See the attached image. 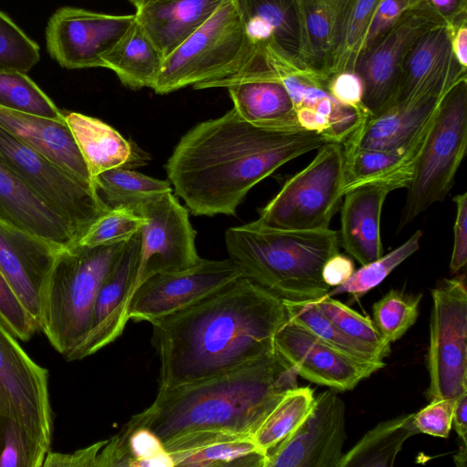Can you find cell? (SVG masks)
<instances>
[{"label":"cell","instance_id":"cell-58","mask_svg":"<svg viewBox=\"0 0 467 467\" xmlns=\"http://www.w3.org/2000/svg\"><path fill=\"white\" fill-rule=\"evenodd\" d=\"M411 1H413V2H415V3H418V2H420V0H411Z\"/></svg>","mask_w":467,"mask_h":467},{"label":"cell","instance_id":"cell-5","mask_svg":"<svg viewBox=\"0 0 467 467\" xmlns=\"http://www.w3.org/2000/svg\"><path fill=\"white\" fill-rule=\"evenodd\" d=\"M124 243L58 252L42 292L39 330L65 359L88 333L99 290Z\"/></svg>","mask_w":467,"mask_h":467},{"label":"cell","instance_id":"cell-57","mask_svg":"<svg viewBox=\"0 0 467 467\" xmlns=\"http://www.w3.org/2000/svg\"><path fill=\"white\" fill-rule=\"evenodd\" d=\"M128 1L130 2L137 9L152 0H128Z\"/></svg>","mask_w":467,"mask_h":467},{"label":"cell","instance_id":"cell-56","mask_svg":"<svg viewBox=\"0 0 467 467\" xmlns=\"http://www.w3.org/2000/svg\"><path fill=\"white\" fill-rule=\"evenodd\" d=\"M453 459L458 467H466L467 443L462 441L459 451L454 455Z\"/></svg>","mask_w":467,"mask_h":467},{"label":"cell","instance_id":"cell-11","mask_svg":"<svg viewBox=\"0 0 467 467\" xmlns=\"http://www.w3.org/2000/svg\"><path fill=\"white\" fill-rule=\"evenodd\" d=\"M444 24L427 1L420 0L359 56L354 70L363 80V104L369 114H378L394 102L410 50L427 31Z\"/></svg>","mask_w":467,"mask_h":467},{"label":"cell","instance_id":"cell-55","mask_svg":"<svg viewBox=\"0 0 467 467\" xmlns=\"http://www.w3.org/2000/svg\"><path fill=\"white\" fill-rule=\"evenodd\" d=\"M451 427L461 441L467 443V391L462 393L455 400Z\"/></svg>","mask_w":467,"mask_h":467},{"label":"cell","instance_id":"cell-30","mask_svg":"<svg viewBox=\"0 0 467 467\" xmlns=\"http://www.w3.org/2000/svg\"><path fill=\"white\" fill-rule=\"evenodd\" d=\"M64 116L93 182L106 171L143 165L142 151L109 124L74 111H64Z\"/></svg>","mask_w":467,"mask_h":467},{"label":"cell","instance_id":"cell-2","mask_svg":"<svg viewBox=\"0 0 467 467\" xmlns=\"http://www.w3.org/2000/svg\"><path fill=\"white\" fill-rule=\"evenodd\" d=\"M327 142L332 141L301 128L254 126L232 109L186 132L165 170L176 195L194 215H235L258 182Z\"/></svg>","mask_w":467,"mask_h":467},{"label":"cell","instance_id":"cell-8","mask_svg":"<svg viewBox=\"0 0 467 467\" xmlns=\"http://www.w3.org/2000/svg\"><path fill=\"white\" fill-rule=\"evenodd\" d=\"M343 146L327 142L315 158L288 178L279 192L261 209L263 225L289 230L329 228L342 202Z\"/></svg>","mask_w":467,"mask_h":467},{"label":"cell","instance_id":"cell-29","mask_svg":"<svg viewBox=\"0 0 467 467\" xmlns=\"http://www.w3.org/2000/svg\"><path fill=\"white\" fill-rule=\"evenodd\" d=\"M227 0H152L136 20L164 57L201 27Z\"/></svg>","mask_w":467,"mask_h":467},{"label":"cell","instance_id":"cell-17","mask_svg":"<svg viewBox=\"0 0 467 467\" xmlns=\"http://www.w3.org/2000/svg\"><path fill=\"white\" fill-rule=\"evenodd\" d=\"M211 88H226L233 109L250 124L270 129L300 128L293 102L263 49L253 50L234 72L198 89Z\"/></svg>","mask_w":467,"mask_h":467},{"label":"cell","instance_id":"cell-49","mask_svg":"<svg viewBox=\"0 0 467 467\" xmlns=\"http://www.w3.org/2000/svg\"><path fill=\"white\" fill-rule=\"evenodd\" d=\"M327 89L339 103L368 113L363 104L364 83L355 70L333 74L328 79Z\"/></svg>","mask_w":467,"mask_h":467},{"label":"cell","instance_id":"cell-31","mask_svg":"<svg viewBox=\"0 0 467 467\" xmlns=\"http://www.w3.org/2000/svg\"><path fill=\"white\" fill-rule=\"evenodd\" d=\"M235 1L251 44L276 47L301 64L296 0Z\"/></svg>","mask_w":467,"mask_h":467},{"label":"cell","instance_id":"cell-22","mask_svg":"<svg viewBox=\"0 0 467 467\" xmlns=\"http://www.w3.org/2000/svg\"><path fill=\"white\" fill-rule=\"evenodd\" d=\"M465 76L467 69L452 54L448 26H435L416 42L404 59L392 104L422 95L442 94Z\"/></svg>","mask_w":467,"mask_h":467},{"label":"cell","instance_id":"cell-44","mask_svg":"<svg viewBox=\"0 0 467 467\" xmlns=\"http://www.w3.org/2000/svg\"><path fill=\"white\" fill-rule=\"evenodd\" d=\"M314 303L345 334L375 348L385 358L389 355L390 344L382 337L368 317L359 314L332 296H325Z\"/></svg>","mask_w":467,"mask_h":467},{"label":"cell","instance_id":"cell-47","mask_svg":"<svg viewBox=\"0 0 467 467\" xmlns=\"http://www.w3.org/2000/svg\"><path fill=\"white\" fill-rule=\"evenodd\" d=\"M456 399H437L413 413V424L419 433L447 438L451 430L452 411Z\"/></svg>","mask_w":467,"mask_h":467},{"label":"cell","instance_id":"cell-4","mask_svg":"<svg viewBox=\"0 0 467 467\" xmlns=\"http://www.w3.org/2000/svg\"><path fill=\"white\" fill-rule=\"evenodd\" d=\"M224 241L244 275L282 301H317L331 289L322 268L339 253L335 230L279 229L255 220L228 228Z\"/></svg>","mask_w":467,"mask_h":467},{"label":"cell","instance_id":"cell-48","mask_svg":"<svg viewBox=\"0 0 467 467\" xmlns=\"http://www.w3.org/2000/svg\"><path fill=\"white\" fill-rule=\"evenodd\" d=\"M415 4L417 3L411 0H379L373 12L359 56L384 35L403 13Z\"/></svg>","mask_w":467,"mask_h":467},{"label":"cell","instance_id":"cell-20","mask_svg":"<svg viewBox=\"0 0 467 467\" xmlns=\"http://www.w3.org/2000/svg\"><path fill=\"white\" fill-rule=\"evenodd\" d=\"M140 248V231L124 243L118 260L99 290L88 333L66 360L91 356L122 334L129 321L128 307L133 294Z\"/></svg>","mask_w":467,"mask_h":467},{"label":"cell","instance_id":"cell-43","mask_svg":"<svg viewBox=\"0 0 467 467\" xmlns=\"http://www.w3.org/2000/svg\"><path fill=\"white\" fill-rule=\"evenodd\" d=\"M145 218L127 207L109 208L88 227L76 244L87 247L124 243L140 231Z\"/></svg>","mask_w":467,"mask_h":467},{"label":"cell","instance_id":"cell-10","mask_svg":"<svg viewBox=\"0 0 467 467\" xmlns=\"http://www.w3.org/2000/svg\"><path fill=\"white\" fill-rule=\"evenodd\" d=\"M429 399L467 391V290L464 275L442 279L432 290Z\"/></svg>","mask_w":467,"mask_h":467},{"label":"cell","instance_id":"cell-14","mask_svg":"<svg viewBox=\"0 0 467 467\" xmlns=\"http://www.w3.org/2000/svg\"><path fill=\"white\" fill-rule=\"evenodd\" d=\"M0 319V407L11 410L47 451L53 433L48 371L36 364Z\"/></svg>","mask_w":467,"mask_h":467},{"label":"cell","instance_id":"cell-45","mask_svg":"<svg viewBox=\"0 0 467 467\" xmlns=\"http://www.w3.org/2000/svg\"><path fill=\"white\" fill-rule=\"evenodd\" d=\"M40 48L0 10V70L27 73L39 60Z\"/></svg>","mask_w":467,"mask_h":467},{"label":"cell","instance_id":"cell-36","mask_svg":"<svg viewBox=\"0 0 467 467\" xmlns=\"http://www.w3.org/2000/svg\"><path fill=\"white\" fill-rule=\"evenodd\" d=\"M287 319L306 328L316 337L357 359L382 363L385 358L375 348L345 334L327 318L314 301H283Z\"/></svg>","mask_w":467,"mask_h":467},{"label":"cell","instance_id":"cell-27","mask_svg":"<svg viewBox=\"0 0 467 467\" xmlns=\"http://www.w3.org/2000/svg\"><path fill=\"white\" fill-rule=\"evenodd\" d=\"M174 467H265L266 454L252 436L196 431L163 444Z\"/></svg>","mask_w":467,"mask_h":467},{"label":"cell","instance_id":"cell-3","mask_svg":"<svg viewBox=\"0 0 467 467\" xmlns=\"http://www.w3.org/2000/svg\"><path fill=\"white\" fill-rule=\"evenodd\" d=\"M297 377L275 351L213 379L158 390L152 404L122 427L147 428L163 444L196 431L253 436L283 395L298 386Z\"/></svg>","mask_w":467,"mask_h":467},{"label":"cell","instance_id":"cell-16","mask_svg":"<svg viewBox=\"0 0 467 467\" xmlns=\"http://www.w3.org/2000/svg\"><path fill=\"white\" fill-rule=\"evenodd\" d=\"M244 275L230 258L202 259L186 270L156 274L133 292L129 320L147 321L182 309Z\"/></svg>","mask_w":467,"mask_h":467},{"label":"cell","instance_id":"cell-21","mask_svg":"<svg viewBox=\"0 0 467 467\" xmlns=\"http://www.w3.org/2000/svg\"><path fill=\"white\" fill-rule=\"evenodd\" d=\"M61 248L0 220V272L38 328L42 292Z\"/></svg>","mask_w":467,"mask_h":467},{"label":"cell","instance_id":"cell-42","mask_svg":"<svg viewBox=\"0 0 467 467\" xmlns=\"http://www.w3.org/2000/svg\"><path fill=\"white\" fill-rule=\"evenodd\" d=\"M422 294L391 289L372 306L373 322L389 344L397 341L416 322Z\"/></svg>","mask_w":467,"mask_h":467},{"label":"cell","instance_id":"cell-25","mask_svg":"<svg viewBox=\"0 0 467 467\" xmlns=\"http://www.w3.org/2000/svg\"><path fill=\"white\" fill-rule=\"evenodd\" d=\"M0 128L78 179L95 187L65 119H53L0 107Z\"/></svg>","mask_w":467,"mask_h":467},{"label":"cell","instance_id":"cell-26","mask_svg":"<svg viewBox=\"0 0 467 467\" xmlns=\"http://www.w3.org/2000/svg\"><path fill=\"white\" fill-rule=\"evenodd\" d=\"M390 191L365 184L347 192L340 206L339 244L361 265L383 254L380 219Z\"/></svg>","mask_w":467,"mask_h":467},{"label":"cell","instance_id":"cell-19","mask_svg":"<svg viewBox=\"0 0 467 467\" xmlns=\"http://www.w3.org/2000/svg\"><path fill=\"white\" fill-rule=\"evenodd\" d=\"M274 345L297 376L334 390L352 389L385 366L350 357L288 319L277 330Z\"/></svg>","mask_w":467,"mask_h":467},{"label":"cell","instance_id":"cell-24","mask_svg":"<svg viewBox=\"0 0 467 467\" xmlns=\"http://www.w3.org/2000/svg\"><path fill=\"white\" fill-rule=\"evenodd\" d=\"M0 220L63 247L79 237L72 226L0 159Z\"/></svg>","mask_w":467,"mask_h":467},{"label":"cell","instance_id":"cell-15","mask_svg":"<svg viewBox=\"0 0 467 467\" xmlns=\"http://www.w3.org/2000/svg\"><path fill=\"white\" fill-rule=\"evenodd\" d=\"M135 20V14L110 15L79 7H61L51 16L47 26L48 54L67 69L103 67V56Z\"/></svg>","mask_w":467,"mask_h":467},{"label":"cell","instance_id":"cell-1","mask_svg":"<svg viewBox=\"0 0 467 467\" xmlns=\"http://www.w3.org/2000/svg\"><path fill=\"white\" fill-rule=\"evenodd\" d=\"M286 320L283 301L245 275L152 319L159 390L196 384L272 355Z\"/></svg>","mask_w":467,"mask_h":467},{"label":"cell","instance_id":"cell-9","mask_svg":"<svg viewBox=\"0 0 467 467\" xmlns=\"http://www.w3.org/2000/svg\"><path fill=\"white\" fill-rule=\"evenodd\" d=\"M0 159L72 226L79 239L109 209L93 185L78 179L1 128Z\"/></svg>","mask_w":467,"mask_h":467},{"label":"cell","instance_id":"cell-54","mask_svg":"<svg viewBox=\"0 0 467 467\" xmlns=\"http://www.w3.org/2000/svg\"><path fill=\"white\" fill-rule=\"evenodd\" d=\"M448 28L452 54L460 66L467 69V20Z\"/></svg>","mask_w":467,"mask_h":467},{"label":"cell","instance_id":"cell-18","mask_svg":"<svg viewBox=\"0 0 467 467\" xmlns=\"http://www.w3.org/2000/svg\"><path fill=\"white\" fill-rule=\"evenodd\" d=\"M345 440V405L330 389L315 397L305 420L266 453L265 467H337Z\"/></svg>","mask_w":467,"mask_h":467},{"label":"cell","instance_id":"cell-13","mask_svg":"<svg viewBox=\"0 0 467 467\" xmlns=\"http://www.w3.org/2000/svg\"><path fill=\"white\" fill-rule=\"evenodd\" d=\"M265 52L293 102L300 128L342 143L368 116L337 101L327 89L329 78L325 74L274 47H267Z\"/></svg>","mask_w":467,"mask_h":467},{"label":"cell","instance_id":"cell-33","mask_svg":"<svg viewBox=\"0 0 467 467\" xmlns=\"http://www.w3.org/2000/svg\"><path fill=\"white\" fill-rule=\"evenodd\" d=\"M164 56L137 20L120 40L102 57L103 67L112 70L127 88H152Z\"/></svg>","mask_w":467,"mask_h":467},{"label":"cell","instance_id":"cell-28","mask_svg":"<svg viewBox=\"0 0 467 467\" xmlns=\"http://www.w3.org/2000/svg\"><path fill=\"white\" fill-rule=\"evenodd\" d=\"M444 93L422 95L369 114L342 143L370 150H389L405 144L432 116Z\"/></svg>","mask_w":467,"mask_h":467},{"label":"cell","instance_id":"cell-41","mask_svg":"<svg viewBox=\"0 0 467 467\" xmlns=\"http://www.w3.org/2000/svg\"><path fill=\"white\" fill-rule=\"evenodd\" d=\"M422 231L415 232L406 242L379 258L361 265L338 286L331 288L326 296L349 294L358 299L379 285L397 266L417 252Z\"/></svg>","mask_w":467,"mask_h":467},{"label":"cell","instance_id":"cell-52","mask_svg":"<svg viewBox=\"0 0 467 467\" xmlns=\"http://www.w3.org/2000/svg\"><path fill=\"white\" fill-rule=\"evenodd\" d=\"M352 259L339 253L328 258L322 268V278L330 287H336L346 282L354 273Z\"/></svg>","mask_w":467,"mask_h":467},{"label":"cell","instance_id":"cell-6","mask_svg":"<svg viewBox=\"0 0 467 467\" xmlns=\"http://www.w3.org/2000/svg\"><path fill=\"white\" fill-rule=\"evenodd\" d=\"M467 147V76L443 94L408 185L398 231L432 204L442 202L454 184Z\"/></svg>","mask_w":467,"mask_h":467},{"label":"cell","instance_id":"cell-32","mask_svg":"<svg viewBox=\"0 0 467 467\" xmlns=\"http://www.w3.org/2000/svg\"><path fill=\"white\" fill-rule=\"evenodd\" d=\"M351 1L296 0L302 65L330 78L327 73L330 55Z\"/></svg>","mask_w":467,"mask_h":467},{"label":"cell","instance_id":"cell-37","mask_svg":"<svg viewBox=\"0 0 467 467\" xmlns=\"http://www.w3.org/2000/svg\"><path fill=\"white\" fill-rule=\"evenodd\" d=\"M315 397L309 387L287 390L252 436L259 449L266 454L293 432L311 411Z\"/></svg>","mask_w":467,"mask_h":467},{"label":"cell","instance_id":"cell-40","mask_svg":"<svg viewBox=\"0 0 467 467\" xmlns=\"http://www.w3.org/2000/svg\"><path fill=\"white\" fill-rule=\"evenodd\" d=\"M47 452L11 410L0 407V467H43Z\"/></svg>","mask_w":467,"mask_h":467},{"label":"cell","instance_id":"cell-7","mask_svg":"<svg viewBox=\"0 0 467 467\" xmlns=\"http://www.w3.org/2000/svg\"><path fill=\"white\" fill-rule=\"evenodd\" d=\"M253 48L235 0H227L164 57L152 89L164 95L200 86L234 71Z\"/></svg>","mask_w":467,"mask_h":467},{"label":"cell","instance_id":"cell-53","mask_svg":"<svg viewBox=\"0 0 467 467\" xmlns=\"http://www.w3.org/2000/svg\"><path fill=\"white\" fill-rule=\"evenodd\" d=\"M448 26L467 20V0H426Z\"/></svg>","mask_w":467,"mask_h":467},{"label":"cell","instance_id":"cell-51","mask_svg":"<svg viewBox=\"0 0 467 467\" xmlns=\"http://www.w3.org/2000/svg\"><path fill=\"white\" fill-rule=\"evenodd\" d=\"M105 441L96 442L88 447L72 453H47L43 467H96L97 458Z\"/></svg>","mask_w":467,"mask_h":467},{"label":"cell","instance_id":"cell-23","mask_svg":"<svg viewBox=\"0 0 467 467\" xmlns=\"http://www.w3.org/2000/svg\"><path fill=\"white\" fill-rule=\"evenodd\" d=\"M434 113L410 140L393 149L370 150L341 143L344 152L342 194L365 184L381 185L390 192L407 188Z\"/></svg>","mask_w":467,"mask_h":467},{"label":"cell","instance_id":"cell-34","mask_svg":"<svg viewBox=\"0 0 467 467\" xmlns=\"http://www.w3.org/2000/svg\"><path fill=\"white\" fill-rule=\"evenodd\" d=\"M417 433L413 413L381 421L343 453L337 467H391L405 441Z\"/></svg>","mask_w":467,"mask_h":467},{"label":"cell","instance_id":"cell-35","mask_svg":"<svg viewBox=\"0 0 467 467\" xmlns=\"http://www.w3.org/2000/svg\"><path fill=\"white\" fill-rule=\"evenodd\" d=\"M96 190L109 207L138 205L162 193L172 192L170 181L155 179L131 169L116 168L99 174L94 179Z\"/></svg>","mask_w":467,"mask_h":467},{"label":"cell","instance_id":"cell-39","mask_svg":"<svg viewBox=\"0 0 467 467\" xmlns=\"http://www.w3.org/2000/svg\"><path fill=\"white\" fill-rule=\"evenodd\" d=\"M0 107L53 119H65L64 111L26 73L16 70H0Z\"/></svg>","mask_w":467,"mask_h":467},{"label":"cell","instance_id":"cell-46","mask_svg":"<svg viewBox=\"0 0 467 467\" xmlns=\"http://www.w3.org/2000/svg\"><path fill=\"white\" fill-rule=\"evenodd\" d=\"M0 319L21 341L29 340L39 330L36 322L25 309L0 272Z\"/></svg>","mask_w":467,"mask_h":467},{"label":"cell","instance_id":"cell-12","mask_svg":"<svg viewBox=\"0 0 467 467\" xmlns=\"http://www.w3.org/2000/svg\"><path fill=\"white\" fill-rule=\"evenodd\" d=\"M145 218L133 292L147 278L186 270L199 263L193 230L187 208L172 192L153 197L132 210Z\"/></svg>","mask_w":467,"mask_h":467},{"label":"cell","instance_id":"cell-50","mask_svg":"<svg viewBox=\"0 0 467 467\" xmlns=\"http://www.w3.org/2000/svg\"><path fill=\"white\" fill-rule=\"evenodd\" d=\"M456 204V218L453 225L454 242L450 261L451 274L460 273L467 263V192L453 198Z\"/></svg>","mask_w":467,"mask_h":467},{"label":"cell","instance_id":"cell-38","mask_svg":"<svg viewBox=\"0 0 467 467\" xmlns=\"http://www.w3.org/2000/svg\"><path fill=\"white\" fill-rule=\"evenodd\" d=\"M379 0H352L344 15L335 41L327 73L354 70L371 21Z\"/></svg>","mask_w":467,"mask_h":467}]
</instances>
